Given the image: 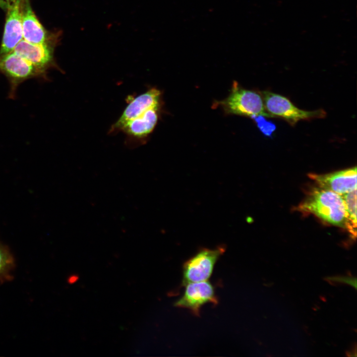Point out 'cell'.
Returning <instances> with one entry per match:
<instances>
[{
    "instance_id": "cell-1",
    "label": "cell",
    "mask_w": 357,
    "mask_h": 357,
    "mask_svg": "<svg viewBox=\"0 0 357 357\" xmlns=\"http://www.w3.org/2000/svg\"><path fill=\"white\" fill-rule=\"evenodd\" d=\"M161 98V91L155 88L138 95L127 96V105L108 134L122 132L130 147L146 143L159 120Z\"/></svg>"
},
{
    "instance_id": "cell-2",
    "label": "cell",
    "mask_w": 357,
    "mask_h": 357,
    "mask_svg": "<svg viewBox=\"0 0 357 357\" xmlns=\"http://www.w3.org/2000/svg\"><path fill=\"white\" fill-rule=\"evenodd\" d=\"M302 212L311 213L324 221L345 228L346 212L342 195L318 186L313 188L298 207Z\"/></svg>"
},
{
    "instance_id": "cell-3",
    "label": "cell",
    "mask_w": 357,
    "mask_h": 357,
    "mask_svg": "<svg viewBox=\"0 0 357 357\" xmlns=\"http://www.w3.org/2000/svg\"><path fill=\"white\" fill-rule=\"evenodd\" d=\"M262 98L265 109L272 118L284 119L294 125L300 120H310L324 118L326 112L322 109L313 111L301 110L295 106L287 98L268 91L259 92Z\"/></svg>"
},
{
    "instance_id": "cell-4",
    "label": "cell",
    "mask_w": 357,
    "mask_h": 357,
    "mask_svg": "<svg viewBox=\"0 0 357 357\" xmlns=\"http://www.w3.org/2000/svg\"><path fill=\"white\" fill-rule=\"evenodd\" d=\"M220 104L230 114L250 118L257 115L272 118L266 111L259 92L244 89L236 82L229 96Z\"/></svg>"
},
{
    "instance_id": "cell-5",
    "label": "cell",
    "mask_w": 357,
    "mask_h": 357,
    "mask_svg": "<svg viewBox=\"0 0 357 357\" xmlns=\"http://www.w3.org/2000/svg\"><path fill=\"white\" fill-rule=\"evenodd\" d=\"M0 72L9 82L8 97L11 99L14 98L18 86L25 80L34 77L48 79L46 72L13 52L0 56Z\"/></svg>"
},
{
    "instance_id": "cell-6",
    "label": "cell",
    "mask_w": 357,
    "mask_h": 357,
    "mask_svg": "<svg viewBox=\"0 0 357 357\" xmlns=\"http://www.w3.org/2000/svg\"><path fill=\"white\" fill-rule=\"evenodd\" d=\"M225 250L226 247L223 245L213 249L203 248L187 260L182 267V285L208 280L213 273L215 264Z\"/></svg>"
},
{
    "instance_id": "cell-7",
    "label": "cell",
    "mask_w": 357,
    "mask_h": 357,
    "mask_svg": "<svg viewBox=\"0 0 357 357\" xmlns=\"http://www.w3.org/2000/svg\"><path fill=\"white\" fill-rule=\"evenodd\" d=\"M184 286L183 294L175 303V306L189 309L198 316L203 305L208 303L218 304L214 287L208 280L189 283Z\"/></svg>"
},
{
    "instance_id": "cell-8",
    "label": "cell",
    "mask_w": 357,
    "mask_h": 357,
    "mask_svg": "<svg viewBox=\"0 0 357 357\" xmlns=\"http://www.w3.org/2000/svg\"><path fill=\"white\" fill-rule=\"evenodd\" d=\"M318 186L341 195L357 189V167L325 174H310Z\"/></svg>"
},
{
    "instance_id": "cell-9",
    "label": "cell",
    "mask_w": 357,
    "mask_h": 357,
    "mask_svg": "<svg viewBox=\"0 0 357 357\" xmlns=\"http://www.w3.org/2000/svg\"><path fill=\"white\" fill-rule=\"evenodd\" d=\"M13 52L45 72L50 67H58L54 61L53 47L46 43L32 44L23 39Z\"/></svg>"
},
{
    "instance_id": "cell-10",
    "label": "cell",
    "mask_w": 357,
    "mask_h": 357,
    "mask_svg": "<svg viewBox=\"0 0 357 357\" xmlns=\"http://www.w3.org/2000/svg\"><path fill=\"white\" fill-rule=\"evenodd\" d=\"M21 1V0H16L11 3L6 11L0 56L13 52L17 44L23 39Z\"/></svg>"
},
{
    "instance_id": "cell-11",
    "label": "cell",
    "mask_w": 357,
    "mask_h": 357,
    "mask_svg": "<svg viewBox=\"0 0 357 357\" xmlns=\"http://www.w3.org/2000/svg\"><path fill=\"white\" fill-rule=\"evenodd\" d=\"M21 10L23 39L32 44L46 43L47 32L33 11L29 0H21Z\"/></svg>"
},
{
    "instance_id": "cell-12",
    "label": "cell",
    "mask_w": 357,
    "mask_h": 357,
    "mask_svg": "<svg viewBox=\"0 0 357 357\" xmlns=\"http://www.w3.org/2000/svg\"><path fill=\"white\" fill-rule=\"evenodd\" d=\"M346 212L345 228L353 238L357 236V189L342 195Z\"/></svg>"
},
{
    "instance_id": "cell-13",
    "label": "cell",
    "mask_w": 357,
    "mask_h": 357,
    "mask_svg": "<svg viewBox=\"0 0 357 357\" xmlns=\"http://www.w3.org/2000/svg\"><path fill=\"white\" fill-rule=\"evenodd\" d=\"M14 266L13 257L7 248L0 246V279L9 278Z\"/></svg>"
},
{
    "instance_id": "cell-14",
    "label": "cell",
    "mask_w": 357,
    "mask_h": 357,
    "mask_svg": "<svg viewBox=\"0 0 357 357\" xmlns=\"http://www.w3.org/2000/svg\"><path fill=\"white\" fill-rule=\"evenodd\" d=\"M266 117L257 115L252 117L259 130L263 135L271 137L276 129V125L270 120L266 119Z\"/></svg>"
},
{
    "instance_id": "cell-15",
    "label": "cell",
    "mask_w": 357,
    "mask_h": 357,
    "mask_svg": "<svg viewBox=\"0 0 357 357\" xmlns=\"http://www.w3.org/2000/svg\"><path fill=\"white\" fill-rule=\"evenodd\" d=\"M325 279L330 283L346 284L357 289V279L350 276H336L326 277Z\"/></svg>"
},
{
    "instance_id": "cell-16",
    "label": "cell",
    "mask_w": 357,
    "mask_h": 357,
    "mask_svg": "<svg viewBox=\"0 0 357 357\" xmlns=\"http://www.w3.org/2000/svg\"><path fill=\"white\" fill-rule=\"evenodd\" d=\"M10 3L6 1L5 0H0V8L3 9L5 11H7L8 8L9 7Z\"/></svg>"
},
{
    "instance_id": "cell-17",
    "label": "cell",
    "mask_w": 357,
    "mask_h": 357,
    "mask_svg": "<svg viewBox=\"0 0 357 357\" xmlns=\"http://www.w3.org/2000/svg\"><path fill=\"white\" fill-rule=\"evenodd\" d=\"M6 0V1L11 3L12 2L15 1L16 0Z\"/></svg>"
}]
</instances>
